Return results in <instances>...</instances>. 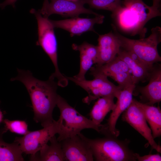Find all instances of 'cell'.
I'll use <instances>...</instances> for the list:
<instances>
[{
  "label": "cell",
  "mask_w": 161,
  "mask_h": 161,
  "mask_svg": "<svg viewBox=\"0 0 161 161\" xmlns=\"http://www.w3.org/2000/svg\"><path fill=\"white\" fill-rule=\"evenodd\" d=\"M18 74L11 81L18 80L24 85L29 94L34 113V120L43 127L51 124L53 109L56 105L58 85L50 76L47 81L35 78L29 70L17 69Z\"/></svg>",
  "instance_id": "obj_1"
},
{
  "label": "cell",
  "mask_w": 161,
  "mask_h": 161,
  "mask_svg": "<svg viewBox=\"0 0 161 161\" xmlns=\"http://www.w3.org/2000/svg\"><path fill=\"white\" fill-rule=\"evenodd\" d=\"M161 15L160 10L147 5L142 0H121L120 5L111 16L123 31L142 38L147 31L146 23Z\"/></svg>",
  "instance_id": "obj_2"
},
{
  "label": "cell",
  "mask_w": 161,
  "mask_h": 161,
  "mask_svg": "<svg viewBox=\"0 0 161 161\" xmlns=\"http://www.w3.org/2000/svg\"><path fill=\"white\" fill-rule=\"evenodd\" d=\"M111 26L121 48L134 54L151 68H153L154 64L161 61V57L157 50L158 45L161 41L160 27L152 28L151 34L147 38L136 40L123 36L118 32L115 25L111 24Z\"/></svg>",
  "instance_id": "obj_3"
},
{
  "label": "cell",
  "mask_w": 161,
  "mask_h": 161,
  "mask_svg": "<svg viewBox=\"0 0 161 161\" xmlns=\"http://www.w3.org/2000/svg\"><path fill=\"white\" fill-rule=\"evenodd\" d=\"M87 143L95 160L97 161H135V154L128 147L129 140H120L115 137L105 136L91 139L81 133L78 134Z\"/></svg>",
  "instance_id": "obj_4"
},
{
  "label": "cell",
  "mask_w": 161,
  "mask_h": 161,
  "mask_svg": "<svg viewBox=\"0 0 161 161\" xmlns=\"http://www.w3.org/2000/svg\"><path fill=\"white\" fill-rule=\"evenodd\" d=\"M56 105L60 112L58 120L60 127L59 135L57 138L58 141L78 135L85 129H92L100 132L102 125L100 126L95 124L91 119L80 114L59 95Z\"/></svg>",
  "instance_id": "obj_5"
},
{
  "label": "cell",
  "mask_w": 161,
  "mask_h": 161,
  "mask_svg": "<svg viewBox=\"0 0 161 161\" xmlns=\"http://www.w3.org/2000/svg\"><path fill=\"white\" fill-rule=\"evenodd\" d=\"M30 12L34 14L36 18L38 27V40L37 45L41 47L52 62L55 72L52 76L57 80L58 83L64 82L66 78L59 70L58 63L57 42L54 27L48 18L44 17L39 10L32 9Z\"/></svg>",
  "instance_id": "obj_6"
},
{
  "label": "cell",
  "mask_w": 161,
  "mask_h": 161,
  "mask_svg": "<svg viewBox=\"0 0 161 161\" xmlns=\"http://www.w3.org/2000/svg\"><path fill=\"white\" fill-rule=\"evenodd\" d=\"M92 76L94 78L91 80L86 79L78 80L73 77L65 76L68 80L73 81L87 92L88 95L83 100V102L87 104L103 97L112 95L115 97H117L122 89L120 87L114 84L103 75L96 74Z\"/></svg>",
  "instance_id": "obj_7"
},
{
  "label": "cell",
  "mask_w": 161,
  "mask_h": 161,
  "mask_svg": "<svg viewBox=\"0 0 161 161\" xmlns=\"http://www.w3.org/2000/svg\"><path fill=\"white\" fill-rule=\"evenodd\" d=\"M58 120H54L49 125L41 129L29 131L21 137H16L14 142L18 143L23 153L31 156L35 155L47 144L50 139L60 131Z\"/></svg>",
  "instance_id": "obj_8"
},
{
  "label": "cell",
  "mask_w": 161,
  "mask_h": 161,
  "mask_svg": "<svg viewBox=\"0 0 161 161\" xmlns=\"http://www.w3.org/2000/svg\"><path fill=\"white\" fill-rule=\"evenodd\" d=\"M89 70L90 74L92 75L100 74L111 78L122 89L134 84L127 65L117 56L110 62L100 66H92Z\"/></svg>",
  "instance_id": "obj_9"
},
{
  "label": "cell",
  "mask_w": 161,
  "mask_h": 161,
  "mask_svg": "<svg viewBox=\"0 0 161 161\" xmlns=\"http://www.w3.org/2000/svg\"><path fill=\"white\" fill-rule=\"evenodd\" d=\"M135 84H133L122 89L117 97V100L112 111L107 123L102 125L100 133L105 136L117 137L120 134L119 131L116 128L117 121L120 115L129 106L133 100L132 95Z\"/></svg>",
  "instance_id": "obj_10"
},
{
  "label": "cell",
  "mask_w": 161,
  "mask_h": 161,
  "mask_svg": "<svg viewBox=\"0 0 161 161\" xmlns=\"http://www.w3.org/2000/svg\"><path fill=\"white\" fill-rule=\"evenodd\" d=\"M84 5L80 0L77 1L51 0L47 5L42 7L39 10L44 17L47 18L53 14L71 18L78 17L82 14H93L95 16L99 14L90 9L85 8Z\"/></svg>",
  "instance_id": "obj_11"
},
{
  "label": "cell",
  "mask_w": 161,
  "mask_h": 161,
  "mask_svg": "<svg viewBox=\"0 0 161 161\" xmlns=\"http://www.w3.org/2000/svg\"><path fill=\"white\" fill-rule=\"evenodd\" d=\"M122 119L146 140L153 149L161 152V146L155 142L143 113L133 99L129 106L123 112Z\"/></svg>",
  "instance_id": "obj_12"
},
{
  "label": "cell",
  "mask_w": 161,
  "mask_h": 161,
  "mask_svg": "<svg viewBox=\"0 0 161 161\" xmlns=\"http://www.w3.org/2000/svg\"><path fill=\"white\" fill-rule=\"evenodd\" d=\"M104 18L103 15L99 14L92 18L77 17L59 20H50L54 28H61L68 32L72 37L80 35L88 31L97 33L94 26L95 24H102Z\"/></svg>",
  "instance_id": "obj_13"
},
{
  "label": "cell",
  "mask_w": 161,
  "mask_h": 161,
  "mask_svg": "<svg viewBox=\"0 0 161 161\" xmlns=\"http://www.w3.org/2000/svg\"><path fill=\"white\" fill-rule=\"evenodd\" d=\"M65 161H93L92 151L86 142L78 134L61 141Z\"/></svg>",
  "instance_id": "obj_14"
},
{
  "label": "cell",
  "mask_w": 161,
  "mask_h": 161,
  "mask_svg": "<svg viewBox=\"0 0 161 161\" xmlns=\"http://www.w3.org/2000/svg\"><path fill=\"white\" fill-rule=\"evenodd\" d=\"M117 56L127 65L134 84L149 80L153 68H151L145 64L134 54L120 47Z\"/></svg>",
  "instance_id": "obj_15"
},
{
  "label": "cell",
  "mask_w": 161,
  "mask_h": 161,
  "mask_svg": "<svg viewBox=\"0 0 161 161\" xmlns=\"http://www.w3.org/2000/svg\"><path fill=\"white\" fill-rule=\"evenodd\" d=\"M73 49L79 52L80 54V69L78 73L73 77L78 80L85 79V75L93 64L97 63L99 51L97 46L83 42L80 45L73 44Z\"/></svg>",
  "instance_id": "obj_16"
},
{
  "label": "cell",
  "mask_w": 161,
  "mask_h": 161,
  "mask_svg": "<svg viewBox=\"0 0 161 161\" xmlns=\"http://www.w3.org/2000/svg\"><path fill=\"white\" fill-rule=\"evenodd\" d=\"M97 40L99 57L96 66H100L112 60L117 55L120 45L117 38L112 31L99 35Z\"/></svg>",
  "instance_id": "obj_17"
},
{
  "label": "cell",
  "mask_w": 161,
  "mask_h": 161,
  "mask_svg": "<svg viewBox=\"0 0 161 161\" xmlns=\"http://www.w3.org/2000/svg\"><path fill=\"white\" fill-rule=\"evenodd\" d=\"M147 85L140 90L142 96L148 101V105H153L161 100V68L160 66L153 68L151 72Z\"/></svg>",
  "instance_id": "obj_18"
},
{
  "label": "cell",
  "mask_w": 161,
  "mask_h": 161,
  "mask_svg": "<svg viewBox=\"0 0 161 161\" xmlns=\"http://www.w3.org/2000/svg\"><path fill=\"white\" fill-rule=\"evenodd\" d=\"M50 145H45L39 151V154L31 156L30 161H65L64 153L60 142L58 141L55 135L49 140Z\"/></svg>",
  "instance_id": "obj_19"
},
{
  "label": "cell",
  "mask_w": 161,
  "mask_h": 161,
  "mask_svg": "<svg viewBox=\"0 0 161 161\" xmlns=\"http://www.w3.org/2000/svg\"><path fill=\"white\" fill-rule=\"evenodd\" d=\"M133 100L143 113L146 121L150 126L154 138L160 137L161 135V110L160 107L141 103L135 99Z\"/></svg>",
  "instance_id": "obj_20"
},
{
  "label": "cell",
  "mask_w": 161,
  "mask_h": 161,
  "mask_svg": "<svg viewBox=\"0 0 161 161\" xmlns=\"http://www.w3.org/2000/svg\"><path fill=\"white\" fill-rule=\"evenodd\" d=\"M115 97L110 95L100 97L95 102L89 113L91 120L96 125L101 126V123L107 114L112 111L115 106Z\"/></svg>",
  "instance_id": "obj_21"
},
{
  "label": "cell",
  "mask_w": 161,
  "mask_h": 161,
  "mask_svg": "<svg viewBox=\"0 0 161 161\" xmlns=\"http://www.w3.org/2000/svg\"><path fill=\"white\" fill-rule=\"evenodd\" d=\"M7 131L4 128L0 131V161H23L21 151L18 143H9L3 140V134Z\"/></svg>",
  "instance_id": "obj_22"
},
{
  "label": "cell",
  "mask_w": 161,
  "mask_h": 161,
  "mask_svg": "<svg viewBox=\"0 0 161 161\" xmlns=\"http://www.w3.org/2000/svg\"><path fill=\"white\" fill-rule=\"evenodd\" d=\"M84 4H87L91 8L114 12L120 5L121 0H80Z\"/></svg>",
  "instance_id": "obj_23"
},
{
  "label": "cell",
  "mask_w": 161,
  "mask_h": 161,
  "mask_svg": "<svg viewBox=\"0 0 161 161\" xmlns=\"http://www.w3.org/2000/svg\"><path fill=\"white\" fill-rule=\"evenodd\" d=\"M5 124L4 128L7 131L24 135L30 131L28 130V125L24 121L20 120H10L7 119L3 120Z\"/></svg>",
  "instance_id": "obj_24"
},
{
  "label": "cell",
  "mask_w": 161,
  "mask_h": 161,
  "mask_svg": "<svg viewBox=\"0 0 161 161\" xmlns=\"http://www.w3.org/2000/svg\"><path fill=\"white\" fill-rule=\"evenodd\" d=\"M135 156L136 160L139 161H161V157L159 154H149L141 156L140 155L136 153Z\"/></svg>",
  "instance_id": "obj_25"
},
{
  "label": "cell",
  "mask_w": 161,
  "mask_h": 161,
  "mask_svg": "<svg viewBox=\"0 0 161 161\" xmlns=\"http://www.w3.org/2000/svg\"><path fill=\"white\" fill-rule=\"evenodd\" d=\"M17 0H5L3 2L0 4V7L4 9L6 6L11 5L13 7L15 6V4Z\"/></svg>",
  "instance_id": "obj_26"
},
{
  "label": "cell",
  "mask_w": 161,
  "mask_h": 161,
  "mask_svg": "<svg viewBox=\"0 0 161 161\" xmlns=\"http://www.w3.org/2000/svg\"><path fill=\"white\" fill-rule=\"evenodd\" d=\"M153 5L152 6L154 8L157 9H160V2L161 0H152Z\"/></svg>",
  "instance_id": "obj_27"
},
{
  "label": "cell",
  "mask_w": 161,
  "mask_h": 161,
  "mask_svg": "<svg viewBox=\"0 0 161 161\" xmlns=\"http://www.w3.org/2000/svg\"><path fill=\"white\" fill-rule=\"evenodd\" d=\"M3 114L0 109V123L3 121Z\"/></svg>",
  "instance_id": "obj_28"
},
{
  "label": "cell",
  "mask_w": 161,
  "mask_h": 161,
  "mask_svg": "<svg viewBox=\"0 0 161 161\" xmlns=\"http://www.w3.org/2000/svg\"><path fill=\"white\" fill-rule=\"evenodd\" d=\"M49 3L48 0H44L43 4L44 5L47 4Z\"/></svg>",
  "instance_id": "obj_29"
},
{
  "label": "cell",
  "mask_w": 161,
  "mask_h": 161,
  "mask_svg": "<svg viewBox=\"0 0 161 161\" xmlns=\"http://www.w3.org/2000/svg\"></svg>",
  "instance_id": "obj_30"
}]
</instances>
